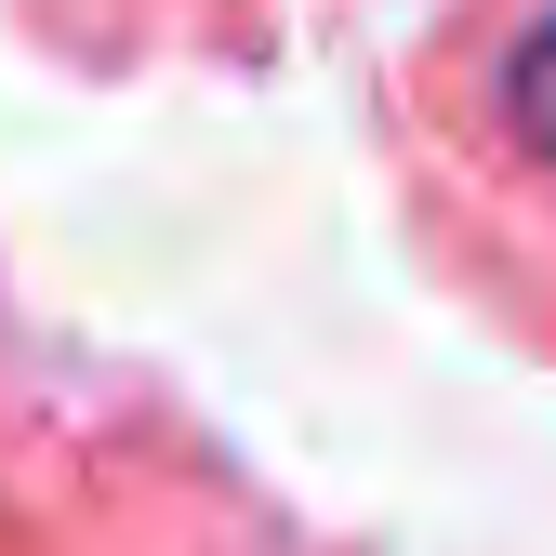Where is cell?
<instances>
[{
  "mask_svg": "<svg viewBox=\"0 0 556 556\" xmlns=\"http://www.w3.org/2000/svg\"><path fill=\"white\" fill-rule=\"evenodd\" d=\"M504 119H517V147H530V160H556V14L504 53Z\"/></svg>",
  "mask_w": 556,
  "mask_h": 556,
  "instance_id": "1",
  "label": "cell"
}]
</instances>
